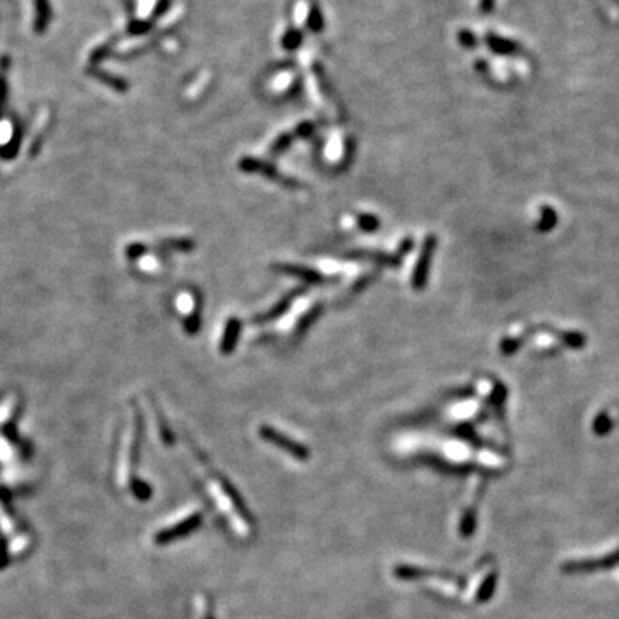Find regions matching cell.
Segmentation results:
<instances>
[{"label":"cell","mask_w":619,"mask_h":619,"mask_svg":"<svg viewBox=\"0 0 619 619\" xmlns=\"http://www.w3.org/2000/svg\"><path fill=\"white\" fill-rule=\"evenodd\" d=\"M287 143H289V138H287V136H282V139H280L279 143H275V144H274V150H277V152H279V150H282V148L286 147Z\"/></svg>","instance_id":"5bb4252c"},{"label":"cell","mask_w":619,"mask_h":619,"mask_svg":"<svg viewBox=\"0 0 619 619\" xmlns=\"http://www.w3.org/2000/svg\"><path fill=\"white\" fill-rule=\"evenodd\" d=\"M239 330H241V324H239L238 319H231L229 322H227L224 337H222V342H221L222 353L227 354V353H231V351H233L234 348H236Z\"/></svg>","instance_id":"52a82bcc"},{"label":"cell","mask_w":619,"mask_h":619,"mask_svg":"<svg viewBox=\"0 0 619 619\" xmlns=\"http://www.w3.org/2000/svg\"><path fill=\"white\" fill-rule=\"evenodd\" d=\"M260 433H262V435L265 437L267 440H270V443L277 444V445H280V448H284V449H287V451H291L292 454H295V456H298V457L307 456V451H305V448H301V445L291 443V439H287V437L280 435L279 432L270 430V428L263 427L262 430H260Z\"/></svg>","instance_id":"277c9868"},{"label":"cell","mask_w":619,"mask_h":619,"mask_svg":"<svg viewBox=\"0 0 619 619\" xmlns=\"http://www.w3.org/2000/svg\"><path fill=\"white\" fill-rule=\"evenodd\" d=\"M298 295V292H295V295H289V296H286V298H284L282 301H280V303L277 305V307H274V310H272V312H268L267 315H263V319H260L258 322H267V320H274V319H277V317L280 315V313L284 312V310H286L289 305H291V301H292V298H295V296Z\"/></svg>","instance_id":"30bf717a"},{"label":"cell","mask_w":619,"mask_h":619,"mask_svg":"<svg viewBox=\"0 0 619 619\" xmlns=\"http://www.w3.org/2000/svg\"><path fill=\"white\" fill-rule=\"evenodd\" d=\"M358 226H360L363 231H369L370 233V231L379 229L381 222H379V218L374 216H360L358 217Z\"/></svg>","instance_id":"8fae6325"},{"label":"cell","mask_w":619,"mask_h":619,"mask_svg":"<svg viewBox=\"0 0 619 619\" xmlns=\"http://www.w3.org/2000/svg\"><path fill=\"white\" fill-rule=\"evenodd\" d=\"M619 563V551L614 554L602 557V559L593 561H580V563H571L566 566V571H596V569H608L616 566Z\"/></svg>","instance_id":"7a4b0ae2"},{"label":"cell","mask_w":619,"mask_h":619,"mask_svg":"<svg viewBox=\"0 0 619 619\" xmlns=\"http://www.w3.org/2000/svg\"><path fill=\"white\" fill-rule=\"evenodd\" d=\"M301 41H303V33L296 30V28H291V30L284 33L282 47L286 48V51H296V48L301 45Z\"/></svg>","instance_id":"9c48e42d"},{"label":"cell","mask_w":619,"mask_h":619,"mask_svg":"<svg viewBox=\"0 0 619 619\" xmlns=\"http://www.w3.org/2000/svg\"><path fill=\"white\" fill-rule=\"evenodd\" d=\"M198 522H200V516H189L188 519L181 522L177 527L162 530L160 534H157V539H155L157 544H167V542H171V540L177 539V536L188 534L189 530H193V528L198 525Z\"/></svg>","instance_id":"3957f363"},{"label":"cell","mask_w":619,"mask_h":619,"mask_svg":"<svg viewBox=\"0 0 619 619\" xmlns=\"http://www.w3.org/2000/svg\"><path fill=\"white\" fill-rule=\"evenodd\" d=\"M457 38H460V43L463 45L465 48H473L475 45H477V36L473 35L472 31L463 30L457 33Z\"/></svg>","instance_id":"7c38bea8"},{"label":"cell","mask_w":619,"mask_h":619,"mask_svg":"<svg viewBox=\"0 0 619 619\" xmlns=\"http://www.w3.org/2000/svg\"><path fill=\"white\" fill-rule=\"evenodd\" d=\"M435 243L437 241L433 236H428L425 239L422 255H420L418 263H416L415 272H413V286H415V289H422L425 286V282H427L428 268H430V260H432L433 250H435Z\"/></svg>","instance_id":"6da1fadb"},{"label":"cell","mask_w":619,"mask_h":619,"mask_svg":"<svg viewBox=\"0 0 619 619\" xmlns=\"http://www.w3.org/2000/svg\"><path fill=\"white\" fill-rule=\"evenodd\" d=\"M485 40H487V45H489L490 51L499 53V55H513V53L519 51V47L516 41L502 38V36L494 35V33H489Z\"/></svg>","instance_id":"5b68a950"},{"label":"cell","mask_w":619,"mask_h":619,"mask_svg":"<svg viewBox=\"0 0 619 619\" xmlns=\"http://www.w3.org/2000/svg\"><path fill=\"white\" fill-rule=\"evenodd\" d=\"M495 7V0H480V11L484 14H490Z\"/></svg>","instance_id":"4fadbf2b"},{"label":"cell","mask_w":619,"mask_h":619,"mask_svg":"<svg viewBox=\"0 0 619 619\" xmlns=\"http://www.w3.org/2000/svg\"><path fill=\"white\" fill-rule=\"evenodd\" d=\"M307 24L310 28V31L313 33H322L325 26V21L324 16H322V11L319 6H312V9L308 12V18H307Z\"/></svg>","instance_id":"ba28073f"},{"label":"cell","mask_w":619,"mask_h":619,"mask_svg":"<svg viewBox=\"0 0 619 619\" xmlns=\"http://www.w3.org/2000/svg\"><path fill=\"white\" fill-rule=\"evenodd\" d=\"M275 268H277V270H280V272H284V274L295 275V277L303 279L305 282H322V280H324V277H322V275L319 274V272L312 270V268H308V267H300V265H277Z\"/></svg>","instance_id":"8992f818"}]
</instances>
